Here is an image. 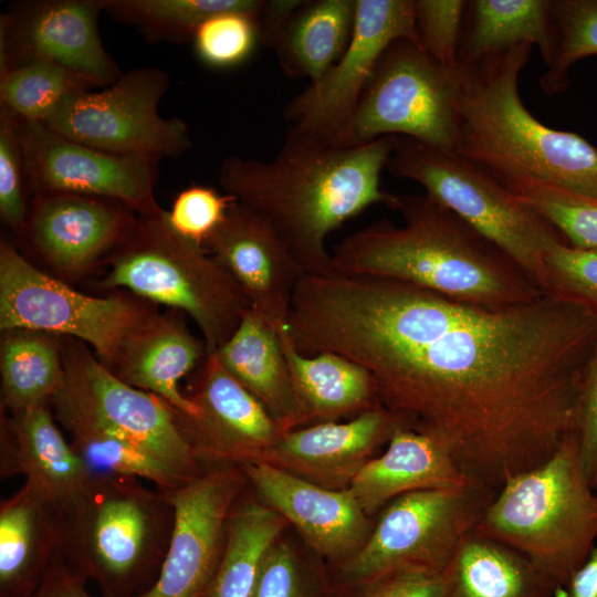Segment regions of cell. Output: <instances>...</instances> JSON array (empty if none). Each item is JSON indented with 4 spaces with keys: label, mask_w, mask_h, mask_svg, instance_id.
<instances>
[{
    "label": "cell",
    "mask_w": 597,
    "mask_h": 597,
    "mask_svg": "<svg viewBox=\"0 0 597 597\" xmlns=\"http://www.w3.org/2000/svg\"><path fill=\"white\" fill-rule=\"evenodd\" d=\"M29 191L63 192L121 202L137 216L159 214V160L104 151L18 118Z\"/></svg>",
    "instance_id": "15"
},
{
    "label": "cell",
    "mask_w": 597,
    "mask_h": 597,
    "mask_svg": "<svg viewBox=\"0 0 597 597\" xmlns=\"http://www.w3.org/2000/svg\"><path fill=\"white\" fill-rule=\"evenodd\" d=\"M394 140L328 145L287 130L269 161L227 157L219 182L272 227L304 274L331 276L328 234L374 205L394 209L397 195L380 187Z\"/></svg>",
    "instance_id": "2"
},
{
    "label": "cell",
    "mask_w": 597,
    "mask_h": 597,
    "mask_svg": "<svg viewBox=\"0 0 597 597\" xmlns=\"http://www.w3.org/2000/svg\"><path fill=\"white\" fill-rule=\"evenodd\" d=\"M537 45L547 69L554 57L552 1H467L458 65L519 43Z\"/></svg>",
    "instance_id": "31"
},
{
    "label": "cell",
    "mask_w": 597,
    "mask_h": 597,
    "mask_svg": "<svg viewBox=\"0 0 597 597\" xmlns=\"http://www.w3.org/2000/svg\"><path fill=\"white\" fill-rule=\"evenodd\" d=\"M577 433L585 472L597 490V344L583 374Z\"/></svg>",
    "instance_id": "46"
},
{
    "label": "cell",
    "mask_w": 597,
    "mask_h": 597,
    "mask_svg": "<svg viewBox=\"0 0 597 597\" xmlns=\"http://www.w3.org/2000/svg\"><path fill=\"white\" fill-rule=\"evenodd\" d=\"M459 67L419 45L394 41L381 55L357 106L344 145L404 136L455 150Z\"/></svg>",
    "instance_id": "12"
},
{
    "label": "cell",
    "mask_w": 597,
    "mask_h": 597,
    "mask_svg": "<svg viewBox=\"0 0 597 597\" xmlns=\"http://www.w3.org/2000/svg\"><path fill=\"white\" fill-rule=\"evenodd\" d=\"M243 494L230 513L209 597H251L266 551L290 526L258 498L244 499Z\"/></svg>",
    "instance_id": "33"
},
{
    "label": "cell",
    "mask_w": 597,
    "mask_h": 597,
    "mask_svg": "<svg viewBox=\"0 0 597 597\" xmlns=\"http://www.w3.org/2000/svg\"><path fill=\"white\" fill-rule=\"evenodd\" d=\"M325 563L281 535L261 562L251 597H332L333 579Z\"/></svg>",
    "instance_id": "38"
},
{
    "label": "cell",
    "mask_w": 597,
    "mask_h": 597,
    "mask_svg": "<svg viewBox=\"0 0 597 597\" xmlns=\"http://www.w3.org/2000/svg\"><path fill=\"white\" fill-rule=\"evenodd\" d=\"M287 329L305 356L365 367L383 407L498 494L576 431L597 314L545 293L486 305L386 277L304 274Z\"/></svg>",
    "instance_id": "1"
},
{
    "label": "cell",
    "mask_w": 597,
    "mask_h": 597,
    "mask_svg": "<svg viewBox=\"0 0 597 597\" xmlns=\"http://www.w3.org/2000/svg\"><path fill=\"white\" fill-rule=\"evenodd\" d=\"M469 482L438 441L399 426L387 450L363 467L349 490L364 512L376 517L388 503L406 493L459 488Z\"/></svg>",
    "instance_id": "26"
},
{
    "label": "cell",
    "mask_w": 597,
    "mask_h": 597,
    "mask_svg": "<svg viewBox=\"0 0 597 597\" xmlns=\"http://www.w3.org/2000/svg\"><path fill=\"white\" fill-rule=\"evenodd\" d=\"M475 530L521 552L566 589L597 541V490L577 430L548 461L509 480Z\"/></svg>",
    "instance_id": "6"
},
{
    "label": "cell",
    "mask_w": 597,
    "mask_h": 597,
    "mask_svg": "<svg viewBox=\"0 0 597 597\" xmlns=\"http://www.w3.org/2000/svg\"><path fill=\"white\" fill-rule=\"evenodd\" d=\"M400 419L381 405L346 422H324L284 433L259 462L329 490H347Z\"/></svg>",
    "instance_id": "22"
},
{
    "label": "cell",
    "mask_w": 597,
    "mask_h": 597,
    "mask_svg": "<svg viewBox=\"0 0 597 597\" xmlns=\"http://www.w3.org/2000/svg\"><path fill=\"white\" fill-rule=\"evenodd\" d=\"M554 57L540 84L546 94L566 88L577 61L597 54V0L552 1Z\"/></svg>",
    "instance_id": "39"
},
{
    "label": "cell",
    "mask_w": 597,
    "mask_h": 597,
    "mask_svg": "<svg viewBox=\"0 0 597 597\" xmlns=\"http://www.w3.org/2000/svg\"><path fill=\"white\" fill-rule=\"evenodd\" d=\"M467 1L415 0L421 49L438 62L457 67Z\"/></svg>",
    "instance_id": "43"
},
{
    "label": "cell",
    "mask_w": 597,
    "mask_h": 597,
    "mask_svg": "<svg viewBox=\"0 0 597 597\" xmlns=\"http://www.w3.org/2000/svg\"><path fill=\"white\" fill-rule=\"evenodd\" d=\"M30 597L94 596L87 589V582L72 572L56 553L43 580Z\"/></svg>",
    "instance_id": "47"
},
{
    "label": "cell",
    "mask_w": 597,
    "mask_h": 597,
    "mask_svg": "<svg viewBox=\"0 0 597 597\" xmlns=\"http://www.w3.org/2000/svg\"><path fill=\"white\" fill-rule=\"evenodd\" d=\"M174 526L164 490L139 479L93 475L62 510L57 555L102 597H139L156 583Z\"/></svg>",
    "instance_id": "5"
},
{
    "label": "cell",
    "mask_w": 597,
    "mask_h": 597,
    "mask_svg": "<svg viewBox=\"0 0 597 597\" xmlns=\"http://www.w3.org/2000/svg\"><path fill=\"white\" fill-rule=\"evenodd\" d=\"M18 473L61 510L69 507L93 478L48 406L1 413L0 474L8 478Z\"/></svg>",
    "instance_id": "23"
},
{
    "label": "cell",
    "mask_w": 597,
    "mask_h": 597,
    "mask_svg": "<svg viewBox=\"0 0 597 597\" xmlns=\"http://www.w3.org/2000/svg\"><path fill=\"white\" fill-rule=\"evenodd\" d=\"M255 18L249 11L229 10L207 19L192 40L198 57L216 69L243 63L259 42Z\"/></svg>",
    "instance_id": "40"
},
{
    "label": "cell",
    "mask_w": 597,
    "mask_h": 597,
    "mask_svg": "<svg viewBox=\"0 0 597 597\" xmlns=\"http://www.w3.org/2000/svg\"><path fill=\"white\" fill-rule=\"evenodd\" d=\"M94 88L85 78L45 61L0 70V104L25 122L45 123L69 98Z\"/></svg>",
    "instance_id": "35"
},
{
    "label": "cell",
    "mask_w": 597,
    "mask_h": 597,
    "mask_svg": "<svg viewBox=\"0 0 597 597\" xmlns=\"http://www.w3.org/2000/svg\"><path fill=\"white\" fill-rule=\"evenodd\" d=\"M203 248L238 282L259 317L277 332L286 327L293 293L304 272L262 217L234 201Z\"/></svg>",
    "instance_id": "21"
},
{
    "label": "cell",
    "mask_w": 597,
    "mask_h": 597,
    "mask_svg": "<svg viewBox=\"0 0 597 597\" xmlns=\"http://www.w3.org/2000/svg\"><path fill=\"white\" fill-rule=\"evenodd\" d=\"M105 263L102 290H127L182 311L200 329L208 354L230 338L250 308L233 276L203 247L174 230L166 210L137 216Z\"/></svg>",
    "instance_id": "7"
},
{
    "label": "cell",
    "mask_w": 597,
    "mask_h": 597,
    "mask_svg": "<svg viewBox=\"0 0 597 597\" xmlns=\"http://www.w3.org/2000/svg\"><path fill=\"white\" fill-rule=\"evenodd\" d=\"M404 226L381 219L333 248L336 273L397 280L457 301L505 305L541 287L503 250L428 195H397Z\"/></svg>",
    "instance_id": "3"
},
{
    "label": "cell",
    "mask_w": 597,
    "mask_h": 597,
    "mask_svg": "<svg viewBox=\"0 0 597 597\" xmlns=\"http://www.w3.org/2000/svg\"><path fill=\"white\" fill-rule=\"evenodd\" d=\"M544 271L545 294L578 303L597 314V249L556 242L545 252Z\"/></svg>",
    "instance_id": "41"
},
{
    "label": "cell",
    "mask_w": 597,
    "mask_h": 597,
    "mask_svg": "<svg viewBox=\"0 0 597 597\" xmlns=\"http://www.w3.org/2000/svg\"><path fill=\"white\" fill-rule=\"evenodd\" d=\"M495 495L469 482L398 496L377 514L362 548L333 567L332 579L354 583L400 569L441 574Z\"/></svg>",
    "instance_id": "10"
},
{
    "label": "cell",
    "mask_w": 597,
    "mask_h": 597,
    "mask_svg": "<svg viewBox=\"0 0 597 597\" xmlns=\"http://www.w3.org/2000/svg\"><path fill=\"white\" fill-rule=\"evenodd\" d=\"M66 431L73 450L92 475L145 479L166 491L191 481L140 447L112 433L82 427Z\"/></svg>",
    "instance_id": "36"
},
{
    "label": "cell",
    "mask_w": 597,
    "mask_h": 597,
    "mask_svg": "<svg viewBox=\"0 0 597 597\" xmlns=\"http://www.w3.org/2000/svg\"><path fill=\"white\" fill-rule=\"evenodd\" d=\"M207 356L205 341L191 334L180 316L153 311L127 337L109 370L126 384L163 398L175 410L196 417V405L178 386Z\"/></svg>",
    "instance_id": "24"
},
{
    "label": "cell",
    "mask_w": 597,
    "mask_h": 597,
    "mask_svg": "<svg viewBox=\"0 0 597 597\" xmlns=\"http://www.w3.org/2000/svg\"><path fill=\"white\" fill-rule=\"evenodd\" d=\"M29 186L18 118L6 107L0 109V216L19 235L24 227L30 203Z\"/></svg>",
    "instance_id": "42"
},
{
    "label": "cell",
    "mask_w": 597,
    "mask_h": 597,
    "mask_svg": "<svg viewBox=\"0 0 597 597\" xmlns=\"http://www.w3.org/2000/svg\"><path fill=\"white\" fill-rule=\"evenodd\" d=\"M356 0H302L273 46L284 74L318 80L347 49Z\"/></svg>",
    "instance_id": "30"
},
{
    "label": "cell",
    "mask_w": 597,
    "mask_h": 597,
    "mask_svg": "<svg viewBox=\"0 0 597 597\" xmlns=\"http://www.w3.org/2000/svg\"><path fill=\"white\" fill-rule=\"evenodd\" d=\"M262 4L263 0H105L104 11L149 40L186 42L217 13L244 10L258 14Z\"/></svg>",
    "instance_id": "34"
},
{
    "label": "cell",
    "mask_w": 597,
    "mask_h": 597,
    "mask_svg": "<svg viewBox=\"0 0 597 597\" xmlns=\"http://www.w3.org/2000/svg\"><path fill=\"white\" fill-rule=\"evenodd\" d=\"M2 335L1 409L15 415L48 406L64 379L61 337L24 329Z\"/></svg>",
    "instance_id": "32"
},
{
    "label": "cell",
    "mask_w": 597,
    "mask_h": 597,
    "mask_svg": "<svg viewBox=\"0 0 597 597\" xmlns=\"http://www.w3.org/2000/svg\"><path fill=\"white\" fill-rule=\"evenodd\" d=\"M399 39L420 46L415 0H356L355 24L347 49L325 74L284 106L282 116L287 130L323 144L344 145L381 55Z\"/></svg>",
    "instance_id": "14"
},
{
    "label": "cell",
    "mask_w": 597,
    "mask_h": 597,
    "mask_svg": "<svg viewBox=\"0 0 597 597\" xmlns=\"http://www.w3.org/2000/svg\"><path fill=\"white\" fill-rule=\"evenodd\" d=\"M561 590L527 556L474 527L442 572L439 597H553Z\"/></svg>",
    "instance_id": "27"
},
{
    "label": "cell",
    "mask_w": 597,
    "mask_h": 597,
    "mask_svg": "<svg viewBox=\"0 0 597 597\" xmlns=\"http://www.w3.org/2000/svg\"><path fill=\"white\" fill-rule=\"evenodd\" d=\"M62 534V510L24 483L0 504V597H30L40 586Z\"/></svg>",
    "instance_id": "25"
},
{
    "label": "cell",
    "mask_w": 597,
    "mask_h": 597,
    "mask_svg": "<svg viewBox=\"0 0 597 597\" xmlns=\"http://www.w3.org/2000/svg\"><path fill=\"white\" fill-rule=\"evenodd\" d=\"M258 499L281 514L314 554L336 567L367 541L376 517L368 516L354 494L329 490L264 462L239 467Z\"/></svg>",
    "instance_id": "20"
},
{
    "label": "cell",
    "mask_w": 597,
    "mask_h": 597,
    "mask_svg": "<svg viewBox=\"0 0 597 597\" xmlns=\"http://www.w3.org/2000/svg\"><path fill=\"white\" fill-rule=\"evenodd\" d=\"M394 137L385 169L419 184L426 195L503 250L543 291L544 255L552 244L566 242L561 232L460 154Z\"/></svg>",
    "instance_id": "8"
},
{
    "label": "cell",
    "mask_w": 597,
    "mask_h": 597,
    "mask_svg": "<svg viewBox=\"0 0 597 597\" xmlns=\"http://www.w3.org/2000/svg\"><path fill=\"white\" fill-rule=\"evenodd\" d=\"M566 590V597H597V546L573 575Z\"/></svg>",
    "instance_id": "49"
},
{
    "label": "cell",
    "mask_w": 597,
    "mask_h": 597,
    "mask_svg": "<svg viewBox=\"0 0 597 597\" xmlns=\"http://www.w3.org/2000/svg\"><path fill=\"white\" fill-rule=\"evenodd\" d=\"M279 338L302 427L354 418L380 405L375 380L362 365L328 352L305 356L295 348L286 327L279 332Z\"/></svg>",
    "instance_id": "28"
},
{
    "label": "cell",
    "mask_w": 597,
    "mask_h": 597,
    "mask_svg": "<svg viewBox=\"0 0 597 597\" xmlns=\"http://www.w3.org/2000/svg\"><path fill=\"white\" fill-rule=\"evenodd\" d=\"M234 201L232 196L211 187L192 185L177 195L166 214L174 230L203 247Z\"/></svg>",
    "instance_id": "44"
},
{
    "label": "cell",
    "mask_w": 597,
    "mask_h": 597,
    "mask_svg": "<svg viewBox=\"0 0 597 597\" xmlns=\"http://www.w3.org/2000/svg\"><path fill=\"white\" fill-rule=\"evenodd\" d=\"M146 302L115 293L84 294L45 273L12 244H0V329L66 336L90 345L111 369L132 332L153 312Z\"/></svg>",
    "instance_id": "11"
},
{
    "label": "cell",
    "mask_w": 597,
    "mask_h": 597,
    "mask_svg": "<svg viewBox=\"0 0 597 597\" xmlns=\"http://www.w3.org/2000/svg\"><path fill=\"white\" fill-rule=\"evenodd\" d=\"M212 354L264 406L285 432L302 427L279 332L251 308L230 338Z\"/></svg>",
    "instance_id": "29"
},
{
    "label": "cell",
    "mask_w": 597,
    "mask_h": 597,
    "mask_svg": "<svg viewBox=\"0 0 597 597\" xmlns=\"http://www.w3.org/2000/svg\"><path fill=\"white\" fill-rule=\"evenodd\" d=\"M533 44L459 64L455 153L496 180L527 177L597 198V147L542 124L524 106L519 77Z\"/></svg>",
    "instance_id": "4"
},
{
    "label": "cell",
    "mask_w": 597,
    "mask_h": 597,
    "mask_svg": "<svg viewBox=\"0 0 597 597\" xmlns=\"http://www.w3.org/2000/svg\"><path fill=\"white\" fill-rule=\"evenodd\" d=\"M248 484L239 467L211 465L164 490L174 507L172 532L156 583L139 597H209L230 513Z\"/></svg>",
    "instance_id": "16"
},
{
    "label": "cell",
    "mask_w": 597,
    "mask_h": 597,
    "mask_svg": "<svg viewBox=\"0 0 597 597\" xmlns=\"http://www.w3.org/2000/svg\"><path fill=\"white\" fill-rule=\"evenodd\" d=\"M168 85L169 76L161 69L136 67L102 91L75 94L43 124L72 140L117 155L157 160L179 157L192 140L182 119L158 113Z\"/></svg>",
    "instance_id": "13"
},
{
    "label": "cell",
    "mask_w": 597,
    "mask_h": 597,
    "mask_svg": "<svg viewBox=\"0 0 597 597\" xmlns=\"http://www.w3.org/2000/svg\"><path fill=\"white\" fill-rule=\"evenodd\" d=\"M201 368L190 398L197 407V416L189 417L174 409L195 458L208 467L259 462L286 432L222 367L214 354H208Z\"/></svg>",
    "instance_id": "18"
},
{
    "label": "cell",
    "mask_w": 597,
    "mask_h": 597,
    "mask_svg": "<svg viewBox=\"0 0 597 597\" xmlns=\"http://www.w3.org/2000/svg\"><path fill=\"white\" fill-rule=\"evenodd\" d=\"M302 0H263L256 14L259 42L273 49L286 21Z\"/></svg>",
    "instance_id": "48"
},
{
    "label": "cell",
    "mask_w": 597,
    "mask_h": 597,
    "mask_svg": "<svg viewBox=\"0 0 597 597\" xmlns=\"http://www.w3.org/2000/svg\"><path fill=\"white\" fill-rule=\"evenodd\" d=\"M105 0H41L15 4L1 15L0 70L28 61L56 64L97 87L122 72L106 52L97 20Z\"/></svg>",
    "instance_id": "17"
},
{
    "label": "cell",
    "mask_w": 597,
    "mask_h": 597,
    "mask_svg": "<svg viewBox=\"0 0 597 597\" xmlns=\"http://www.w3.org/2000/svg\"><path fill=\"white\" fill-rule=\"evenodd\" d=\"M442 573L400 569L354 582L333 580L332 597H439Z\"/></svg>",
    "instance_id": "45"
},
{
    "label": "cell",
    "mask_w": 597,
    "mask_h": 597,
    "mask_svg": "<svg viewBox=\"0 0 597 597\" xmlns=\"http://www.w3.org/2000/svg\"><path fill=\"white\" fill-rule=\"evenodd\" d=\"M498 181L554 226L569 245L597 249V198L527 177Z\"/></svg>",
    "instance_id": "37"
},
{
    "label": "cell",
    "mask_w": 597,
    "mask_h": 597,
    "mask_svg": "<svg viewBox=\"0 0 597 597\" xmlns=\"http://www.w3.org/2000/svg\"><path fill=\"white\" fill-rule=\"evenodd\" d=\"M63 363L64 379L50 405L65 430L82 427L117 436L188 480L205 471L163 398L119 379L74 338L63 344Z\"/></svg>",
    "instance_id": "9"
},
{
    "label": "cell",
    "mask_w": 597,
    "mask_h": 597,
    "mask_svg": "<svg viewBox=\"0 0 597 597\" xmlns=\"http://www.w3.org/2000/svg\"><path fill=\"white\" fill-rule=\"evenodd\" d=\"M136 218L132 209L109 199L36 193L18 237L59 279L76 280L105 262Z\"/></svg>",
    "instance_id": "19"
}]
</instances>
